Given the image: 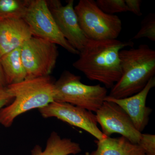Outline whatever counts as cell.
I'll return each instance as SVG.
<instances>
[{
  "mask_svg": "<svg viewBox=\"0 0 155 155\" xmlns=\"http://www.w3.org/2000/svg\"><path fill=\"white\" fill-rule=\"evenodd\" d=\"M94 142L97 149L90 153L91 155H145L138 144L132 143L123 136L110 137Z\"/></svg>",
  "mask_w": 155,
  "mask_h": 155,
  "instance_id": "4fadbf2b",
  "label": "cell"
},
{
  "mask_svg": "<svg viewBox=\"0 0 155 155\" xmlns=\"http://www.w3.org/2000/svg\"><path fill=\"white\" fill-rule=\"evenodd\" d=\"M23 19L33 36L59 45L71 54H79L59 30L45 0H30Z\"/></svg>",
  "mask_w": 155,
  "mask_h": 155,
  "instance_id": "52a82bcc",
  "label": "cell"
},
{
  "mask_svg": "<svg viewBox=\"0 0 155 155\" xmlns=\"http://www.w3.org/2000/svg\"><path fill=\"white\" fill-rule=\"evenodd\" d=\"M122 75L108 96L127 97L139 92L155 74V51L145 44L119 52Z\"/></svg>",
  "mask_w": 155,
  "mask_h": 155,
  "instance_id": "7a4b0ae2",
  "label": "cell"
},
{
  "mask_svg": "<svg viewBox=\"0 0 155 155\" xmlns=\"http://www.w3.org/2000/svg\"><path fill=\"white\" fill-rule=\"evenodd\" d=\"M30 0H0V20L23 19Z\"/></svg>",
  "mask_w": 155,
  "mask_h": 155,
  "instance_id": "2e32d148",
  "label": "cell"
},
{
  "mask_svg": "<svg viewBox=\"0 0 155 155\" xmlns=\"http://www.w3.org/2000/svg\"><path fill=\"white\" fill-rule=\"evenodd\" d=\"M74 9L81 28L87 37L95 40L117 39L122 22L116 15L103 12L94 0H80Z\"/></svg>",
  "mask_w": 155,
  "mask_h": 155,
  "instance_id": "5b68a950",
  "label": "cell"
},
{
  "mask_svg": "<svg viewBox=\"0 0 155 155\" xmlns=\"http://www.w3.org/2000/svg\"><path fill=\"white\" fill-rule=\"evenodd\" d=\"M96 113L98 124L107 137L118 134L132 143L138 144L142 133L136 128L129 116L120 106L104 101Z\"/></svg>",
  "mask_w": 155,
  "mask_h": 155,
  "instance_id": "9c48e42d",
  "label": "cell"
},
{
  "mask_svg": "<svg viewBox=\"0 0 155 155\" xmlns=\"http://www.w3.org/2000/svg\"><path fill=\"white\" fill-rule=\"evenodd\" d=\"M107 93L105 87L84 84L80 76L67 70L54 84V101L68 103L95 113L104 101Z\"/></svg>",
  "mask_w": 155,
  "mask_h": 155,
  "instance_id": "277c9868",
  "label": "cell"
},
{
  "mask_svg": "<svg viewBox=\"0 0 155 155\" xmlns=\"http://www.w3.org/2000/svg\"><path fill=\"white\" fill-rule=\"evenodd\" d=\"M127 11L131 12L137 16H142L140 9L141 1L140 0H125Z\"/></svg>",
  "mask_w": 155,
  "mask_h": 155,
  "instance_id": "44dd1931",
  "label": "cell"
},
{
  "mask_svg": "<svg viewBox=\"0 0 155 155\" xmlns=\"http://www.w3.org/2000/svg\"><path fill=\"white\" fill-rule=\"evenodd\" d=\"M33 36L23 19L0 20V57L21 48Z\"/></svg>",
  "mask_w": 155,
  "mask_h": 155,
  "instance_id": "7c38bea8",
  "label": "cell"
},
{
  "mask_svg": "<svg viewBox=\"0 0 155 155\" xmlns=\"http://www.w3.org/2000/svg\"><path fill=\"white\" fill-rule=\"evenodd\" d=\"M45 119L57 118L69 125L85 130L100 140L107 138L98 127L96 115L91 111L67 103L54 101L38 110Z\"/></svg>",
  "mask_w": 155,
  "mask_h": 155,
  "instance_id": "ba28073f",
  "label": "cell"
},
{
  "mask_svg": "<svg viewBox=\"0 0 155 155\" xmlns=\"http://www.w3.org/2000/svg\"><path fill=\"white\" fill-rule=\"evenodd\" d=\"M14 100L7 87H0V110L8 105Z\"/></svg>",
  "mask_w": 155,
  "mask_h": 155,
  "instance_id": "ffe728a7",
  "label": "cell"
},
{
  "mask_svg": "<svg viewBox=\"0 0 155 155\" xmlns=\"http://www.w3.org/2000/svg\"><path fill=\"white\" fill-rule=\"evenodd\" d=\"M155 86V78H152L143 89L136 94L122 99H115L107 96L104 101L116 103L120 106L131 119L137 130H144L149 121L153 110L146 105L147 97Z\"/></svg>",
  "mask_w": 155,
  "mask_h": 155,
  "instance_id": "8fae6325",
  "label": "cell"
},
{
  "mask_svg": "<svg viewBox=\"0 0 155 155\" xmlns=\"http://www.w3.org/2000/svg\"><path fill=\"white\" fill-rule=\"evenodd\" d=\"M133 45L131 41L88 38L72 65L89 80L102 83L107 89L111 88L122 75L119 52Z\"/></svg>",
  "mask_w": 155,
  "mask_h": 155,
  "instance_id": "6da1fadb",
  "label": "cell"
},
{
  "mask_svg": "<svg viewBox=\"0 0 155 155\" xmlns=\"http://www.w3.org/2000/svg\"><path fill=\"white\" fill-rule=\"evenodd\" d=\"M96 2L103 12L110 15L127 11L125 0H97Z\"/></svg>",
  "mask_w": 155,
  "mask_h": 155,
  "instance_id": "ac0fdd59",
  "label": "cell"
},
{
  "mask_svg": "<svg viewBox=\"0 0 155 155\" xmlns=\"http://www.w3.org/2000/svg\"><path fill=\"white\" fill-rule=\"evenodd\" d=\"M141 28L134 36L133 39L146 38L151 41H155V14L150 13L143 19Z\"/></svg>",
  "mask_w": 155,
  "mask_h": 155,
  "instance_id": "e0dca14e",
  "label": "cell"
},
{
  "mask_svg": "<svg viewBox=\"0 0 155 155\" xmlns=\"http://www.w3.org/2000/svg\"><path fill=\"white\" fill-rule=\"evenodd\" d=\"M7 86L6 84L5 78L2 67L1 62V57H0V87H5Z\"/></svg>",
  "mask_w": 155,
  "mask_h": 155,
  "instance_id": "7402d4cb",
  "label": "cell"
},
{
  "mask_svg": "<svg viewBox=\"0 0 155 155\" xmlns=\"http://www.w3.org/2000/svg\"><path fill=\"white\" fill-rule=\"evenodd\" d=\"M1 62L7 86L26 79V73L21 59L20 48L2 56Z\"/></svg>",
  "mask_w": 155,
  "mask_h": 155,
  "instance_id": "9a60e30c",
  "label": "cell"
},
{
  "mask_svg": "<svg viewBox=\"0 0 155 155\" xmlns=\"http://www.w3.org/2000/svg\"><path fill=\"white\" fill-rule=\"evenodd\" d=\"M138 144L145 155H155V135L150 134L142 133Z\"/></svg>",
  "mask_w": 155,
  "mask_h": 155,
  "instance_id": "d6986e66",
  "label": "cell"
},
{
  "mask_svg": "<svg viewBox=\"0 0 155 155\" xmlns=\"http://www.w3.org/2000/svg\"><path fill=\"white\" fill-rule=\"evenodd\" d=\"M59 30L70 45L78 51L86 44L88 38L82 31L74 9L73 0L63 5L59 0L46 1Z\"/></svg>",
  "mask_w": 155,
  "mask_h": 155,
  "instance_id": "30bf717a",
  "label": "cell"
},
{
  "mask_svg": "<svg viewBox=\"0 0 155 155\" xmlns=\"http://www.w3.org/2000/svg\"><path fill=\"white\" fill-rule=\"evenodd\" d=\"M26 73V79L49 76L55 67L58 56L57 45L32 36L20 48Z\"/></svg>",
  "mask_w": 155,
  "mask_h": 155,
  "instance_id": "8992f818",
  "label": "cell"
},
{
  "mask_svg": "<svg viewBox=\"0 0 155 155\" xmlns=\"http://www.w3.org/2000/svg\"><path fill=\"white\" fill-rule=\"evenodd\" d=\"M54 82L49 75L25 79L7 86L14 100L0 110V124L10 127L21 114L39 110L54 102Z\"/></svg>",
  "mask_w": 155,
  "mask_h": 155,
  "instance_id": "3957f363",
  "label": "cell"
},
{
  "mask_svg": "<svg viewBox=\"0 0 155 155\" xmlns=\"http://www.w3.org/2000/svg\"><path fill=\"white\" fill-rule=\"evenodd\" d=\"M82 151L80 145L70 138H62L57 132L50 134L45 147L43 150L36 145L31 151V155H76Z\"/></svg>",
  "mask_w": 155,
  "mask_h": 155,
  "instance_id": "5bb4252c",
  "label": "cell"
},
{
  "mask_svg": "<svg viewBox=\"0 0 155 155\" xmlns=\"http://www.w3.org/2000/svg\"><path fill=\"white\" fill-rule=\"evenodd\" d=\"M76 155H91L90 154V153H86L85 154H77Z\"/></svg>",
  "mask_w": 155,
  "mask_h": 155,
  "instance_id": "603a6c76",
  "label": "cell"
}]
</instances>
